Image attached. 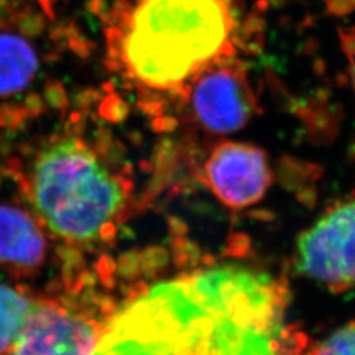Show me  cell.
I'll return each mask as SVG.
<instances>
[{"label": "cell", "mask_w": 355, "mask_h": 355, "mask_svg": "<svg viewBox=\"0 0 355 355\" xmlns=\"http://www.w3.org/2000/svg\"><path fill=\"white\" fill-rule=\"evenodd\" d=\"M284 295L240 266L152 286L105 322L91 355H278Z\"/></svg>", "instance_id": "cell-1"}, {"label": "cell", "mask_w": 355, "mask_h": 355, "mask_svg": "<svg viewBox=\"0 0 355 355\" xmlns=\"http://www.w3.org/2000/svg\"><path fill=\"white\" fill-rule=\"evenodd\" d=\"M230 0H133L107 29L116 71L148 94L177 96L193 76L234 54Z\"/></svg>", "instance_id": "cell-2"}, {"label": "cell", "mask_w": 355, "mask_h": 355, "mask_svg": "<svg viewBox=\"0 0 355 355\" xmlns=\"http://www.w3.org/2000/svg\"><path fill=\"white\" fill-rule=\"evenodd\" d=\"M26 205L51 237L76 249L110 240L127 212L133 184L74 128L36 142L20 171Z\"/></svg>", "instance_id": "cell-3"}, {"label": "cell", "mask_w": 355, "mask_h": 355, "mask_svg": "<svg viewBox=\"0 0 355 355\" xmlns=\"http://www.w3.org/2000/svg\"><path fill=\"white\" fill-rule=\"evenodd\" d=\"M177 98L191 121L215 136H227L248 125L257 107L246 69L234 54L207 66Z\"/></svg>", "instance_id": "cell-4"}, {"label": "cell", "mask_w": 355, "mask_h": 355, "mask_svg": "<svg viewBox=\"0 0 355 355\" xmlns=\"http://www.w3.org/2000/svg\"><path fill=\"white\" fill-rule=\"evenodd\" d=\"M296 265L336 292L355 286V191L318 216L296 241Z\"/></svg>", "instance_id": "cell-5"}, {"label": "cell", "mask_w": 355, "mask_h": 355, "mask_svg": "<svg viewBox=\"0 0 355 355\" xmlns=\"http://www.w3.org/2000/svg\"><path fill=\"white\" fill-rule=\"evenodd\" d=\"M103 328L83 305L40 297L19 338L0 355H91Z\"/></svg>", "instance_id": "cell-6"}, {"label": "cell", "mask_w": 355, "mask_h": 355, "mask_svg": "<svg viewBox=\"0 0 355 355\" xmlns=\"http://www.w3.org/2000/svg\"><path fill=\"white\" fill-rule=\"evenodd\" d=\"M205 184L229 208L243 209L259 203L272 183L268 155L259 146L241 141H221L203 167Z\"/></svg>", "instance_id": "cell-7"}, {"label": "cell", "mask_w": 355, "mask_h": 355, "mask_svg": "<svg viewBox=\"0 0 355 355\" xmlns=\"http://www.w3.org/2000/svg\"><path fill=\"white\" fill-rule=\"evenodd\" d=\"M49 234L26 204L0 202V268L29 277L49 255Z\"/></svg>", "instance_id": "cell-8"}, {"label": "cell", "mask_w": 355, "mask_h": 355, "mask_svg": "<svg viewBox=\"0 0 355 355\" xmlns=\"http://www.w3.org/2000/svg\"><path fill=\"white\" fill-rule=\"evenodd\" d=\"M40 67V54L26 35L0 31V98H13L29 89Z\"/></svg>", "instance_id": "cell-9"}, {"label": "cell", "mask_w": 355, "mask_h": 355, "mask_svg": "<svg viewBox=\"0 0 355 355\" xmlns=\"http://www.w3.org/2000/svg\"><path fill=\"white\" fill-rule=\"evenodd\" d=\"M38 299L20 287L0 284V354L19 338Z\"/></svg>", "instance_id": "cell-10"}, {"label": "cell", "mask_w": 355, "mask_h": 355, "mask_svg": "<svg viewBox=\"0 0 355 355\" xmlns=\"http://www.w3.org/2000/svg\"><path fill=\"white\" fill-rule=\"evenodd\" d=\"M312 355H355V321L331 333Z\"/></svg>", "instance_id": "cell-11"}, {"label": "cell", "mask_w": 355, "mask_h": 355, "mask_svg": "<svg viewBox=\"0 0 355 355\" xmlns=\"http://www.w3.org/2000/svg\"><path fill=\"white\" fill-rule=\"evenodd\" d=\"M343 44L346 57H347V62H349L347 66L349 76L355 91V31L343 35Z\"/></svg>", "instance_id": "cell-12"}, {"label": "cell", "mask_w": 355, "mask_h": 355, "mask_svg": "<svg viewBox=\"0 0 355 355\" xmlns=\"http://www.w3.org/2000/svg\"><path fill=\"white\" fill-rule=\"evenodd\" d=\"M60 0H36L40 8L42 10V13H45L48 17H53L55 12V6L58 4Z\"/></svg>", "instance_id": "cell-13"}]
</instances>
